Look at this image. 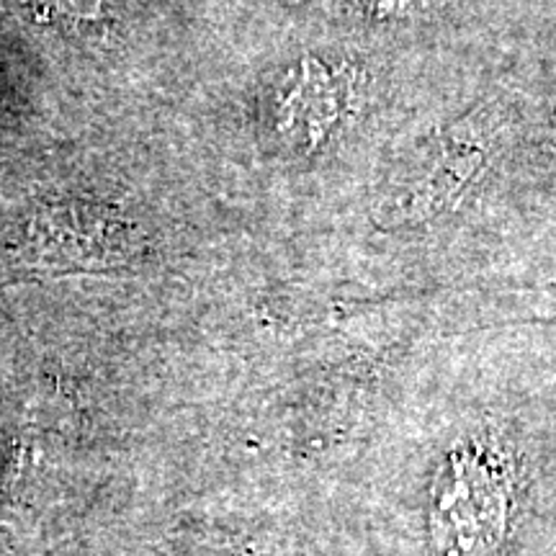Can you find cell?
<instances>
[{
    "mask_svg": "<svg viewBox=\"0 0 556 556\" xmlns=\"http://www.w3.org/2000/svg\"><path fill=\"white\" fill-rule=\"evenodd\" d=\"M518 510V464L503 438H458L433 477L428 539L435 556H497Z\"/></svg>",
    "mask_w": 556,
    "mask_h": 556,
    "instance_id": "cell-1",
    "label": "cell"
},
{
    "mask_svg": "<svg viewBox=\"0 0 556 556\" xmlns=\"http://www.w3.org/2000/svg\"><path fill=\"white\" fill-rule=\"evenodd\" d=\"M495 152L497 139L490 122L477 116L456 124L389 193V217L394 225H415L456 208L490 173Z\"/></svg>",
    "mask_w": 556,
    "mask_h": 556,
    "instance_id": "cell-2",
    "label": "cell"
},
{
    "mask_svg": "<svg viewBox=\"0 0 556 556\" xmlns=\"http://www.w3.org/2000/svg\"><path fill=\"white\" fill-rule=\"evenodd\" d=\"M356 109V83L348 70L304 58L283 80L276 99V131L294 148H323Z\"/></svg>",
    "mask_w": 556,
    "mask_h": 556,
    "instance_id": "cell-3",
    "label": "cell"
},
{
    "mask_svg": "<svg viewBox=\"0 0 556 556\" xmlns=\"http://www.w3.org/2000/svg\"><path fill=\"white\" fill-rule=\"evenodd\" d=\"M448 0H366V9L379 18H413L441 9Z\"/></svg>",
    "mask_w": 556,
    "mask_h": 556,
    "instance_id": "cell-4",
    "label": "cell"
}]
</instances>
